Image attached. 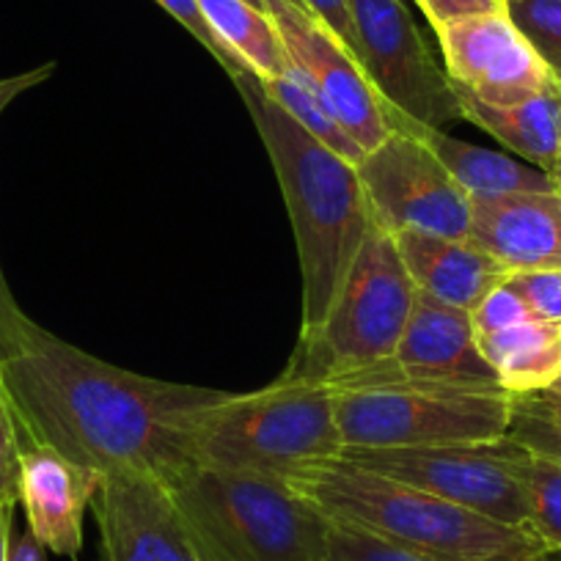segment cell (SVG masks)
<instances>
[{
    "instance_id": "obj_1",
    "label": "cell",
    "mask_w": 561,
    "mask_h": 561,
    "mask_svg": "<svg viewBox=\"0 0 561 561\" xmlns=\"http://www.w3.org/2000/svg\"><path fill=\"white\" fill-rule=\"evenodd\" d=\"M0 388L23 446H50L100 471L171 482L193 460V419L224 391L105 364L36 325L0 267Z\"/></svg>"
},
{
    "instance_id": "obj_2",
    "label": "cell",
    "mask_w": 561,
    "mask_h": 561,
    "mask_svg": "<svg viewBox=\"0 0 561 561\" xmlns=\"http://www.w3.org/2000/svg\"><path fill=\"white\" fill-rule=\"evenodd\" d=\"M259 129L275 169L304 278L300 333L322 325L331 311L350 264L375 226L358 165L322 147L298 122L280 111L251 69L231 78Z\"/></svg>"
},
{
    "instance_id": "obj_3",
    "label": "cell",
    "mask_w": 561,
    "mask_h": 561,
    "mask_svg": "<svg viewBox=\"0 0 561 561\" xmlns=\"http://www.w3.org/2000/svg\"><path fill=\"white\" fill-rule=\"evenodd\" d=\"M287 482L331 520L358 526L433 561H553L559 556L531 528L493 520L344 460L304 468Z\"/></svg>"
},
{
    "instance_id": "obj_4",
    "label": "cell",
    "mask_w": 561,
    "mask_h": 561,
    "mask_svg": "<svg viewBox=\"0 0 561 561\" xmlns=\"http://www.w3.org/2000/svg\"><path fill=\"white\" fill-rule=\"evenodd\" d=\"M193 460L278 477L342 460L336 391L320 382L275 380L248 393L224 391L193 419Z\"/></svg>"
},
{
    "instance_id": "obj_5",
    "label": "cell",
    "mask_w": 561,
    "mask_h": 561,
    "mask_svg": "<svg viewBox=\"0 0 561 561\" xmlns=\"http://www.w3.org/2000/svg\"><path fill=\"white\" fill-rule=\"evenodd\" d=\"M215 561H322L328 515L267 473L196 466L165 482Z\"/></svg>"
},
{
    "instance_id": "obj_6",
    "label": "cell",
    "mask_w": 561,
    "mask_h": 561,
    "mask_svg": "<svg viewBox=\"0 0 561 561\" xmlns=\"http://www.w3.org/2000/svg\"><path fill=\"white\" fill-rule=\"evenodd\" d=\"M415 284L404 270L397 242L371 226L347 278L320 328L300 333L280 380L336 386L388 360L408 328Z\"/></svg>"
},
{
    "instance_id": "obj_7",
    "label": "cell",
    "mask_w": 561,
    "mask_h": 561,
    "mask_svg": "<svg viewBox=\"0 0 561 561\" xmlns=\"http://www.w3.org/2000/svg\"><path fill=\"white\" fill-rule=\"evenodd\" d=\"M344 449H415L506 438L515 397L504 388H333Z\"/></svg>"
},
{
    "instance_id": "obj_8",
    "label": "cell",
    "mask_w": 561,
    "mask_h": 561,
    "mask_svg": "<svg viewBox=\"0 0 561 561\" xmlns=\"http://www.w3.org/2000/svg\"><path fill=\"white\" fill-rule=\"evenodd\" d=\"M528 457L515 440L501 438L415 449H344L342 460L493 520L528 528Z\"/></svg>"
},
{
    "instance_id": "obj_9",
    "label": "cell",
    "mask_w": 561,
    "mask_h": 561,
    "mask_svg": "<svg viewBox=\"0 0 561 561\" xmlns=\"http://www.w3.org/2000/svg\"><path fill=\"white\" fill-rule=\"evenodd\" d=\"M366 78L388 111L427 127L462 122L460 94L402 0H347Z\"/></svg>"
},
{
    "instance_id": "obj_10",
    "label": "cell",
    "mask_w": 561,
    "mask_h": 561,
    "mask_svg": "<svg viewBox=\"0 0 561 561\" xmlns=\"http://www.w3.org/2000/svg\"><path fill=\"white\" fill-rule=\"evenodd\" d=\"M371 218L388 234H471L473 202L433 149L408 129H391L358 163Z\"/></svg>"
},
{
    "instance_id": "obj_11",
    "label": "cell",
    "mask_w": 561,
    "mask_h": 561,
    "mask_svg": "<svg viewBox=\"0 0 561 561\" xmlns=\"http://www.w3.org/2000/svg\"><path fill=\"white\" fill-rule=\"evenodd\" d=\"M262 3L278 28L289 64L333 107L355 144L366 154L380 147L391 133L388 107L366 78L355 53L300 0H262Z\"/></svg>"
},
{
    "instance_id": "obj_12",
    "label": "cell",
    "mask_w": 561,
    "mask_h": 561,
    "mask_svg": "<svg viewBox=\"0 0 561 561\" xmlns=\"http://www.w3.org/2000/svg\"><path fill=\"white\" fill-rule=\"evenodd\" d=\"M364 386L501 388L477 347L471 311L421 293L391 358L328 388Z\"/></svg>"
},
{
    "instance_id": "obj_13",
    "label": "cell",
    "mask_w": 561,
    "mask_h": 561,
    "mask_svg": "<svg viewBox=\"0 0 561 561\" xmlns=\"http://www.w3.org/2000/svg\"><path fill=\"white\" fill-rule=\"evenodd\" d=\"M91 510L105 561H207L174 493L154 473H105Z\"/></svg>"
},
{
    "instance_id": "obj_14",
    "label": "cell",
    "mask_w": 561,
    "mask_h": 561,
    "mask_svg": "<svg viewBox=\"0 0 561 561\" xmlns=\"http://www.w3.org/2000/svg\"><path fill=\"white\" fill-rule=\"evenodd\" d=\"M435 34L455 89L488 105H517L559 80L504 7L457 20Z\"/></svg>"
},
{
    "instance_id": "obj_15",
    "label": "cell",
    "mask_w": 561,
    "mask_h": 561,
    "mask_svg": "<svg viewBox=\"0 0 561 561\" xmlns=\"http://www.w3.org/2000/svg\"><path fill=\"white\" fill-rule=\"evenodd\" d=\"M102 484V473L69 460L50 446L20 449V504L28 531L58 556L83 548V515Z\"/></svg>"
},
{
    "instance_id": "obj_16",
    "label": "cell",
    "mask_w": 561,
    "mask_h": 561,
    "mask_svg": "<svg viewBox=\"0 0 561 561\" xmlns=\"http://www.w3.org/2000/svg\"><path fill=\"white\" fill-rule=\"evenodd\" d=\"M471 240L506 273L561 267V191L471 198Z\"/></svg>"
},
{
    "instance_id": "obj_17",
    "label": "cell",
    "mask_w": 561,
    "mask_h": 561,
    "mask_svg": "<svg viewBox=\"0 0 561 561\" xmlns=\"http://www.w3.org/2000/svg\"><path fill=\"white\" fill-rule=\"evenodd\" d=\"M391 237L415 289L440 304L473 311L490 289L510 278V273L471 237H440L427 231H399Z\"/></svg>"
},
{
    "instance_id": "obj_18",
    "label": "cell",
    "mask_w": 561,
    "mask_h": 561,
    "mask_svg": "<svg viewBox=\"0 0 561 561\" xmlns=\"http://www.w3.org/2000/svg\"><path fill=\"white\" fill-rule=\"evenodd\" d=\"M388 122H391V129H408L415 138L424 140L471 198L556 191L553 176L548 171H539L537 165L520 163V160H512L504 152L468 144V140L449 135L446 129L419 124L397 111H388Z\"/></svg>"
},
{
    "instance_id": "obj_19",
    "label": "cell",
    "mask_w": 561,
    "mask_h": 561,
    "mask_svg": "<svg viewBox=\"0 0 561 561\" xmlns=\"http://www.w3.org/2000/svg\"><path fill=\"white\" fill-rule=\"evenodd\" d=\"M460 94L462 122H471L493 135L501 147L520 154L526 163L553 174L561 165V80L550 89L517 102V105H488Z\"/></svg>"
},
{
    "instance_id": "obj_20",
    "label": "cell",
    "mask_w": 561,
    "mask_h": 561,
    "mask_svg": "<svg viewBox=\"0 0 561 561\" xmlns=\"http://www.w3.org/2000/svg\"><path fill=\"white\" fill-rule=\"evenodd\" d=\"M477 347L512 397H534L561 377V325L531 317L495 333H477Z\"/></svg>"
},
{
    "instance_id": "obj_21",
    "label": "cell",
    "mask_w": 561,
    "mask_h": 561,
    "mask_svg": "<svg viewBox=\"0 0 561 561\" xmlns=\"http://www.w3.org/2000/svg\"><path fill=\"white\" fill-rule=\"evenodd\" d=\"M220 45L245 64L256 78H284L289 69L278 28L262 7L248 0H196Z\"/></svg>"
},
{
    "instance_id": "obj_22",
    "label": "cell",
    "mask_w": 561,
    "mask_h": 561,
    "mask_svg": "<svg viewBox=\"0 0 561 561\" xmlns=\"http://www.w3.org/2000/svg\"><path fill=\"white\" fill-rule=\"evenodd\" d=\"M262 89L273 96L275 102L280 105V111L287 113L293 122H298L306 133L311 135L314 140H320L322 147H328L331 152L342 154L344 160L358 165L360 160L366 158L364 149L355 144L353 135L344 129V124L339 122V116L333 113V107L317 94L314 85L298 72V69L289 64L287 75L284 78H273V80H262Z\"/></svg>"
},
{
    "instance_id": "obj_23",
    "label": "cell",
    "mask_w": 561,
    "mask_h": 561,
    "mask_svg": "<svg viewBox=\"0 0 561 561\" xmlns=\"http://www.w3.org/2000/svg\"><path fill=\"white\" fill-rule=\"evenodd\" d=\"M506 438L534 457L561 466V402L534 397H515Z\"/></svg>"
},
{
    "instance_id": "obj_24",
    "label": "cell",
    "mask_w": 561,
    "mask_h": 561,
    "mask_svg": "<svg viewBox=\"0 0 561 561\" xmlns=\"http://www.w3.org/2000/svg\"><path fill=\"white\" fill-rule=\"evenodd\" d=\"M528 528L561 556V466L559 462L528 457Z\"/></svg>"
},
{
    "instance_id": "obj_25",
    "label": "cell",
    "mask_w": 561,
    "mask_h": 561,
    "mask_svg": "<svg viewBox=\"0 0 561 561\" xmlns=\"http://www.w3.org/2000/svg\"><path fill=\"white\" fill-rule=\"evenodd\" d=\"M504 12L561 80V0H504Z\"/></svg>"
},
{
    "instance_id": "obj_26",
    "label": "cell",
    "mask_w": 561,
    "mask_h": 561,
    "mask_svg": "<svg viewBox=\"0 0 561 561\" xmlns=\"http://www.w3.org/2000/svg\"><path fill=\"white\" fill-rule=\"evenodd\" d=\"M331 520V517H328ZM322 561H433L415 550L382 539L377 534L364 531L350 523L331 520L328 526V545Z\"/></svg>"
},
{
    "instance_id": "obj_27",
    "label": "cell",
    "mask_w": 561,
    "mask_h": 561,
    "mask_svg": "<svg viewBox=\"0 0 561 561\" xmlns=\"http://www.w3.org/2000/svg\"><path fill=\"white\" fill-rule=\"evenodd\" d=\"M506 287L520 295L531 317L561 325V267L520 270L506 278Z\"/></svg>"
},
{
    "instance_id": "obj_28",
    "label": "cell",
    "mask_w": 561,
    "mask_h": 561,
    "mask_svg": "<svg viewBox=\"0 0 561 561\" xmlns=\"http://www.w3.org/2000/svg\"><path fill=\"white\" fill-rule=\"evenodd\" d=\"M158 3L171 14V18L176 20V23L182 25V28L187 31V34L193 36V39L202 42L204 50H207L209 56H213L215 61L226 69V75H229V78H237L240 72H245L248 69L245 64L237 61V58L231 56L224 45H220L218 36L213 34V28H209L207 20H204V14H202V9H198L196 0H158Z\"/></svg>"
},
{
    "instance_id": "obj_29",
    "label": "cell",
    "mask_w": 561,
    "mask_h": 561,
    "mask_svg": "<svg viewBox=\"0 0 561 561\" xmlns=\"http://www.w3.org/2000/svg\"><path fill=\"white\" fill-rule=\"evenodd\" d=\"M471 320H473V331L477 333H495V331H504V328L520 325V322L531 320V311L526 309L520 295L512 293L504 280L501 287L490 289V293L479 300L477 309L471 311Z\"/></svg>"
},
{
    "instance_id": "obj_30",
    "label": "cell",
    "mask_w": 561,
    "mask_h": 561,
    "mask_svg": "<svg viewBox=\"0 0 561 561\" xmlns=\"http://www.w3.org/2000/svg\"><path fill=\"white\" fill-rule=\"evenodd\" d=\"M20 433L0 388V501H20Z\"/></svg>"
},
{
    "instance_id": "obj_31",
    "label": "cell",
    "mask_w": 561,
    "mask_h": 561,
    "mask_svg": "<svg viewBox=\"0 0 561 561\" xmlns=\"http://www.w3.org/2000/svg\"><path fill=\"white\" fill-rule=\"evenodd\" d=\"M415 3L421 7V12L427 14L435 31L446 28L457 20L477 18V14H488L504 7L501 0H415Z\"/></svg>"
},
{
    "instance_id": "obj_32",
    "label": "cell",
    "mask_w": 561,
    "mask_h": 561,
    "mask_svg": "<svg viewBox=\"0 0 561 561\" xmlns=\"http://www.w3.org/2000/svg\"><path fill=\"white\" fill-rule=\"evenodd\" d=\"M300 3H304L317 20H322V23H325L328 28L355 53V58H358V36H355L353 14H350L347 0H300Z\"/></svg>"
},
{
    "instance_id": "obj_33",
    "label": "cell",
    "mask_w": 561,
    "mask_h": 561,
    "mask_svg": "<svg viewBox=\"0 0 561 561\" xmlns=\"http://www.w3.org/2000/svg\"><path fill=\"white\" fill-rule=\"evenodd\" d=\"M53 72H56V64H45V67H39V69H31V72L12 75V78L0 80V113L7 111V107L12 105L20 94H25V91H31V89H36L39 83H45Z\"/></svg>"
},
{
    "instance_id": "obj_34",
    "label": "cell",
    "mask_w": 561,
    "mask_h": 561,
    "mask_svg": "<svg viewBox=\"0 0 561 561\" xmlns=\"http://www.w3.org/2000/svg\"><path fill=\"white\" fill-rule=\"evenodd\" d=\"M9 561H47V548L25 528L23 534L12 537V553Z\"/></svg>"
},
{
    "instance_id": "obj_35",
    "label": "cell",
    "mask_w": 561,
    "mask_h": 561,
    "mask_svg": "<svg viewBox=\"0 0 561 561\" xmlns=\"http://www.w3.org/2000/svg\"><path fill=\"white\" fill-rule=\"evenodd\" d=\"M12 501H0V561H9L12 553V517H14Z\"/></svg>"
},
{
    "instance_id": "obj_36",
    "label": "cell",
    "mask_w": 561,
    "mask_h": 561,
    "mask_svg": "<svg viewBox=\"0 0 561 561\" xmlns=\"http://www.w3.org/2000/svg\"><path fill=\"white\" fill-rule=\"evenodd\" d=\"M539 397H545V399H553V402H561V377H559V380L553 382V386L548 388V391H542V393H539Z\"/></svg>"
},
{
    "instance_id": "obj_37",
    "label": "cell",
    "mask_w": 561,
    "mask_h": 561,
    "mask_svg": "<svg viewBox=\"0 0 561 561\" xmlns=\"http://www.w3.org/2000/svg\"><path fill=\"white\" fill-rule=\"evenodd\" d=\"M550 176H553V180H556V187H559V191H561V165H559V169H556L553 174H550Z\"/></svg>"
},
{
    "instance_id": "obj_38",
    "label": "cell",
    "mask_w": 561,
    "mask_h": 561,
    "mask_svg": "<svg viewBox=\"0 0 561 561\" xmlns=\"http://www.w3.org/2000/svg\"><path fill=\"white\" fill-rule=\"evenodd\" d=\"M248 3H253V7H262V9H264V3H262V0H248Z\"/></svg>"
},
{
    "instance_id": "obj_39",
    "label": "cell",
    "mask_w": 561,
    "mask_h": 561,
    "mask_svg": "<svg viewBox=\"0 0 561 561\" xmlns=\"http://www.w3.org/2000/svg\"><path fill=\"white\" fill-rule=\"evenodd\" d=\"M204 556H207V553H204ZM207 561H215V559H209V556H207Z\"/></svg>"
},
{
    "instance_id": "obj_40",
    "label": "cell",
    "mask_w": 561,
    "mask_h": 561,
    "mask_svg": "<svg viewBox=\"0 0 561 561\" xmlns=\"http://www.w3.org/2000/svg\"><path fill=\"white\" fill-rule=\"evenodd\" d=\"M501 3H504V0H501Z\"/></svg>"
}]
</instances>
